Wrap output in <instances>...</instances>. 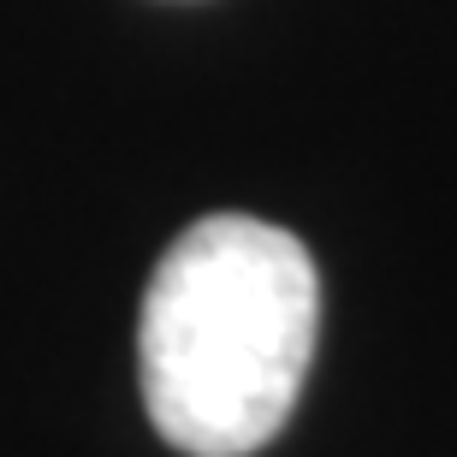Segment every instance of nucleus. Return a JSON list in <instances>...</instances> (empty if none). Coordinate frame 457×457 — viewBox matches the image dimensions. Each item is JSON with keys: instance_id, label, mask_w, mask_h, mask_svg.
Listing matches in <instances>:
<instances>
[{"instance_id": "nucleus-1", "label": "nucleus", "mask_w": 457, "mask_h": 457, "mask_svg": "<svg viewBox=\"0 0 457 457\" xmlns=\"http://www.w3.org/2000/svg\"><path fill=\"white\" fill-rule=\"evenodd\" d=\"M321 339V279L286 226L203 214L143 291L137 380L154 434L185 457H250L297 410Z\"/></svg>"}]
</instances>
